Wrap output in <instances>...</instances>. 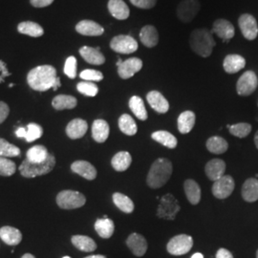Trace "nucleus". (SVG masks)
Returning <instances> with one entry per match:
<instances>
[{"mask_svg":"<svg viewBox=\"0 0 258 258\" xmlns=\"http://www.w3.org/2000/svg\"><path fill=\"white\" fill-rule=\"evenodd\" d=\"M140 40L148 48L156 46L159 42V34L156 28L152 25H147L142 28L140 32Z\"/></svg>","mask_w":258,"mask_h":258,"instance_id":"24","label":"nucleus"},{"mask_svg":"<svg viewBox=\"0 0 258 258\" xmlns=\"http://www.w3.org/2000/svg\"><path fill=\"white\" fill-rule=\"evenodd\" d=\"M63 258H71V257H69V256H64V257Z\"/></svg>","mask_w":258,"mask_h":258,"instance_id":"60","label":"nucleus"},{"mask_svg":"<svg viewBox=\"0 0 258 258\" xmlns=\"http://www.w3.org/2000/svg\"><path fill=\"white\" fill-rule=\"evenodd\" d=\"M113 202L121 212L131 213L134 211L133 201L124 194H119V192L113 194Z\"/></svg>","mask_w":258,"mask_h":258,"instance_id":"40","label":"nucleus"},{"mask_svg":"<svg viewBox=\"0 0 258 258\" xmlns=\"http://www.w3.org/2000/svg\"><path fill=\"white\" fill-rule=\"evenodd\" d=\"M256 258H258V249L257 251H256Z\"/></svg>","mask_w":258,"mask_h":258,"instance_id":"59","label":"nucleus"},{"mask_svg":"<svg viewBox=\"0 0 258 258\" xmlns=\"http://www.w3.org/2000/svg\"><path fill=\"white\" fill-rule=\"evenodd\" d=\"M16 135H17V137H19V138H25V136H26V128H24V127H19V128H18V130L16 131Z\"/></svg>","mask_w":258,"mask_h":258,"instance_id":"52","label":"nucleus"},{"mask_svg":"<svg viewBox=\"0 0 258 258\" xmlns=\"http://www.w3.org/2000/svg\"><path fill=\"white\" fill-rule=\"evenodd\" d=\"M235 183L230 175H224L212 185V194L218 199H226L233 192Z\"/></svg>","mask_w":258,"mask_h":258,"instance_id":"12","label":"nucleus"},{"mask_svg":"<svg viewBox=\"0 0 258 258\" xmlns=\"http://www.w3.org/2000/svg\"><path fill=\"white\" fill-rule=\"evenodd\" d=\"M108 10L112 17L119 20L128 19L130 15L128 6L123 0H109Z\"/></svg>","mask_w":258,"mask_h":258,"instance_id":"25","label":"nucleus"},{"mask_svg":"<svg viewBox=\"0 0 258 258\" xmlns=\"http://www.w3.org/2000/svg\"><path fill=\"white\" fill-rule=\"evenodd\" d=\"M126 245L136 256H143L148 250L147 239L139 233H131L126 239Z\"/></svg>","mask_w":258,"mask_h":258,"instance_id":"15","label":"nucleus"},{"mask_svg":"<svg viewBox=\"0 0 258 258\" xmlns=\"http://www.w3.org/2000/svg\"><path fill=\"white\" fill-rule=\"evenodd\" d=\"M109 124L104 120H96L93 122L92 137L98 143H104L109 136Z\"/></svg>","mask_w":258,"mask_h":258,"instance_id":"26","label":"nucleus"},{"mask_svg":"<svg viewBox=\"0 0 258 258\" xmlns=\"http://www.w3.org/2000/svg\"><path fill=\"white\" fill-rule=\"evenodd\" d=\"M172 174V164L166 158H159L152 164L149 169L147 183L151 188L164 186Z\"/></svg>","mask_w":258,"mask_h":258,"instance_id":"2","label":"nucleus"},{"mask_svg":"<svg viewBox=\"0 0 258 258\" xmlns=\"http://www.w3.org/2000/svg\"><path fill=\"white\" fill-rule=\"evenodd\" d=\"M72 244L74 245L77 249L85 251V252H91L97 249V244L96 242L88 237V236H84V235H74L72 237Z\"/></svg>","mask_w":258,"mask_h":258,"instance_id":"34","label":"nucleus"},{"mask_svg":"<svg viewBox=\"0 0 258 258\" xmlns=\"http://www.w3.org/2000/svg\"><path fill=\"white\" fill-rule=\"evenodd\" d=\"M184 194L189 201V203L192 205H197L201 200V188L199 184H197L194 180L188 179L184 182Z\"/></svg>","mask_w":258,"mask_h":258,"instance_id":"28","label":"nucleus"},{"mask_svg":"<svg viewBox=\"0 0 258 258\" xmlns=\"http://www.w3.org/2000/svg\"><path fill=\"white\" fill-rule=\"evenodd\" d=\"M17 170L16 164L5 157H0V175L12 176Z\"/></svg>","mask_w":258,"mask_h":258,"instance_id":"45","label":"nucleus"},{"mask_svg":"<svg viewBox=\"0 0 258 258\" xmlns=\"http://www.w3.org/2000/svg\"><path fill=\"white\" fill-rule=\"evenodd\" d=\"M56 78V71L53 66L41 65L29 72L27 82L32 89L44 92L54 87Z\"/></svg>","mask_w":258,"mask_h":258,"instance_id":"1","label":"nucleus"},{"mask_svg":"<svg viewBox=\"0 0 258 258\" xmlns=\"http://www.w3.org/2000/svg\"><path fill=\"white\" fill-rule=\"evenodd\" d=\"M191 258H204V256L202 253H200V252H196V253H194V255L191 256Z\"/></svg>","mask_w":258,"mask_h":258,"instance_id":"54","label":"nucleus"},{"mask_svg":"<svg viewBox=\"0 0 258 258\" xmlns=\"http://www.w3.org/2000/svg\"><path fill=\"white\" fill-rule=\"evenodd\" d=\"M30 2L36 8H43L51 5L54 0H30Z\"/></svg>","mask_w":258,"mask_h":258,"instance_id":"50","label":"nucleus"},{"mask_svg":"<svg viewBox=\"0 0 258 258\" xmlns=\"http://www.w3.org/2000/svg\"><path fill=\"white\" fill-rule=\"evenodd\" d=\"M242 197L246 202L253 203L258 200V179L249 178L242 186Z\"/></svg>","mask_w":258,"mask_h":258,"instance_id":"23","label":"nucleus"},{"mask_svg":"<svg viewBox=\"0 0 258 258\" xmlns=\"http://www.w3.org/2000/svg\"><path fill=\"white\" fill-rule=\"evenodd\" d=\"M18 31L22 35H27L33 37H41L44 34L42 27L32 21L21 22L18 26Z\"/></svg>","mask_w":258,"mask_h":258,"instance_id":"36","label":"nucleus"},{"mask_svg":"<svg viewBox=\"0 0 258 258\" xmlns=\"http://www.w3.org/2000/svg\"><path fill=\"white\" fill-rule=\"evenodd\" d=\"M205 171L208 178L215 182L225 174L226 164L221 159H212L206 165Z\"/></svg>","mask_w":258,"mask_h":258,"instance_id":"17","label":"nucleus"},{"mask_svg":"<svg viewBox=\"0 0 258 258\" xmlns=\"http://www.w3.org/2000/svg\"><path fill=\"white\" fill-rule=\"evenodd\" d=\"M194 124H195V114L192 111H184L180 114L177 120V125L180 133L182 134L189 133L194 128Z\"/></svg>","mask_w":258,"mask_h":258,"instance_id":"29","label":"nucleus"},{"mask_svg":"<svg viewBox=\"0 0 258 258\" xmlns=\"http://www.w3.org/2000/svg\"><path fill=\"white\" fill-rule=\"evenodd\" d=\"M85 258H106V256L101 255V254H97V255H90V256H87Z\"/></svg>","mask_w":258,"mask_h":258,"instance_id":"55","label":"nucleus"},{"mask_svg":"<svg viewBox=\"0 0 258 258\" xmlns=\"http://www.w3.org/2000/svg\"><path fill=\"white\" fill-rule=\"evenodd\" d=\"M194 246V239L186 234L176 235L169 240L166 249L172 255H183L187 253Z\"/></svg>","mask_w":258,"mask_h":258,"instance_id":"8","label":"nucleus"},{"mask_svg":"<svg viewBox=\"0 0 258 258\" xmlns=\"http://www.w3.org/2000/svg\"><path fill=\"white\" fill-rule=\"evenodd\" d=\"M258 79L253 71H247L242 75L236 83V91L240 96L247 97L257 88Z\"/></svg>","mask_w":258,"mask_h":258,"instance_id":"10","label":"nucleus"},{"mask_svg":"<svg viewBox=\"0 0 258 258\" xmlns=\"http://www.w3.org/2000/svg\"><path fill=\"white\" fill-rule=\"evenodd\" d=\"M88 129V124L86 120L83 119H75L71 120L67 127H66V134L70 139H81L86 134Z\"/></svg>","mask_w":258,"mask_h":258,"instance_id":"21","label":"nucleus"},{"mask_svg":"<svg viewBox=\"0 0 258 258\" xmlns=\"http://www.w3.org/2000/svg\"><path fill=\"white\" fill-rule=\"evenodd\" d=\"M130 2L140 9H151L156 5L157 0H130Z\"/></svg>","mask_w":258,"mask_h":258,"instance_id":"48","label":"nucleus"},{"mask_svg":"<svg viewBox=\"0 0 258 258\" xmlns=\"http://www.w3.org/2000/svg\"><path fill=\"white\" fill-rule=\"evenodd\" d=\"M201 10V4L198 0H182L177 6V18L184 23L192 21Z\"/></svg>","mask_w":258,"mask_h":258,"instance_id":"7","label":"nucleus"},{"mask_svg":"<svg viewBox=\"0 0 258 258\" xmlns=\"http://www.w3.org/2000/svg\"><path fill=\"white\" fill-rule=\"evenodd\" d=\"M110 47L111 49L116 53L128 55L137 51L138 42L134 37L125 36V35H120L112 38Z\"/></svg>","mask_w":258,"mask_h":258,"instance_id":"9","label":"nucleus"},{"mask_svg":"<svg viewBox=\"0 0 258 258\" xmlns=\"http://www.w3.org/2000/svg\"><path fill=\"white\" fill-rule=\"evenodd\" d=\"M120 131L128 136H133L137 133L138 127L134 119L128 114H122L119 119Z\"/></svg>","mask_w":258,"mask_h":258,"instance_id":"37","label":"nucleus"},{"mask_svg":"<svg viewBox=\"0 0 258 258\" xmlns=\"http://www.w3.org/2000/svg\"><path fill=\"white\" fill-rule=\"evenodd\" d=\"M85 202V196L74 190H62L56 196L57 206L63 210H75L82 208Z\"/></svg>","mask_w":258,"mask_h":258,"instance_id":"6","label":"nucleus"},{"mask_svg":"<svg viewBox=\"0 0 258 258\" xmlns=\"http://www.w3.org/2000/svg\"><path fill=\"white\" fill-rule=\"evenodd\" d=\"M143 61L138 57H131L124 61L118 67V74L122 80H127L132 78L142 69Z\"/></svg>","mask_w":258,"mask_h":258,"instance_id":"14","label":"nucleus"},{"mask_svg":"<svg viewBox=\"0 0 258 258\" xmlns=\"http://www.w3.org/2000/svg\"><path fill=\"white\" fill-rule=\"evenodd\" d=\"M43 134V129L37 123H29L26 127V136L25 140L28 143H32L39 139Z\"/></svg>","mask_w":258,"mask_h":258,"instance_id":"43","label":"nucleus"},{"mask_svg":"<svg viewBox=\"0 0 258 258\" xmlns=\"http://www.w3.org/2000/svg\"><path fill=\"white\" fill-rule=\"evenodd\" d=\"M20 154V149L18 147L10 144L4 139L0 138V157H16Z\"/></svg>","mask_w":258,"mask_h":258,"instance_id":"41","label":"nucleus"},{"mask_svg":"<svg viewBox=\"0 0 258 258\" xmlns=\"http://www.w3.org/2000/svg\"><path fill=\"white\" fill-rule=\"evenodd\" d=\"M241 33L248 40H254L258 36V24L255 18L250 14H243L238 19Z\"/></svg>","mask_w":258,"mask_h":258,"instance_id":"11","label":"nucleus"},{"mask_svg":"<svg viewBox=\"0 0 258 258\" xmlns=\"http://www.w3.org/2000/svg\"><path fill=\"white\" fill-rule=\"evenodd\" d=\"M9 106L5 102H0V123L7 119L9 115Z\"/></svg>","mask_w":258,"mask_h":258,"instance_id":"49","label":"nucleus"},{"mask_svg":"<svg viewBox=\"0 0 258 258\" xmlns=\"http://www.w3.org/2000/svg\"><path fill=\"white\" fill-rule=\"evenodd\" d=\"M129 108L133 112V114L138 118L139 120H148V111L145 106V102L139 96H133L129 100Z\"/></svg>","mask_w":258,"mask_h":258,"instance_id":"31","label":"nucleus"},{"mask_svg":"<svg viewBox=\"0 0 258 258\" xmlns=\"http://www.w3.org/2000/svg\"><path fill=\"white\" fill-rule=\"evenodd\" d=\"M49 156L46 148L43 146H35L27 151V159L30 163L40 164L44 162Z\"/></svg>","mask_w":258,"mask_h":258,"instance_id":"38","label":"nucleus"},{"mask_svg":"<svg viewBox=\"0 0 258 258\" xmlns=\"http://www.w3.org/2000/svg\"><path fill=\"white\" fill-rule=\"evenodd\" d=\"M181 208L178 203V200L172 194H167L164 195L157 210V216L166 220H174L177 213L180 212Z\"/></svg>","mask_w":258,"mask_h":258,"instance_id":"5","label":"nucleus"},{"mask_svg":"<svg viewBox=\"0 0 258 258\" xmlns=\"http://www.w3.org/2000/svg\"><path fill=\"white\" fill-rule=\"evenodd\" d=\"M64 73L70 79H75L77 76V58L73 55L69 56L65 61Z\"/></svg>","mask_w":258,"mask_h":258,"instance_id":"47","label":"nucleus"},{"mask_svg":"<svg viewBox=\"0 0 258 258\" xmlns=\"http://www.w3.org/2000/svg\"><path fill=\"white\" fill-rule=\"evenodd\" d=\"M95 230L97 233L104 239L110 238L115 231L114 222L109 218L98 219L95 223Z\"/></svg>","mask_w":258,"mask_h":258,"instance_id":"30","label":"nucleus"},{"mask_svg":"<svg viewBox=\"0 0 258 258\" xmlns=\"http://www.w3.org/2000/svg\"><path fill=\"white\" fill-rule=\"evenodd\" d=\"M246 66V59L242 55L231 54L228 55L223 62L224 70L228 74H235L238 73Z\"/></svg>","mask_w":258,"mask_h":258,"instance_id":"19","label":"nucleus"},{"mask_svg":"<svg viewBox=\"0 0 258 258\" xmlns=\"http://www.w3.org/2000/svg\"><path fill=\"white\" fill-rule=\"evenodd\" d=\"M55 165V156L53 154H49L46 160L40 164L30 163L27 159L24 160L19 166L20 174L26 178H35L37 176L45 175L51 172Z\"/></svg>","mask_w":258,"mask_h":258,"instance_id":"4","label":"nucleus"},{"mask_svg":"<svg viewBox=\"0 0 258 258\" xmlns=\"http://www.w3.org/2000/svg\"><path fill=\"white\" fill-rule=\"evenodd\" d=\"M151 138L158 142L159 144L168 148H175L178 144V141L175 138V136L165 130H160L152 133Z\"/></svg>","mask_w":258,"mask_h":258,"instance_id":"35","label":"nucleus"},{"mask_svg":"<svg viewBox=\"0 0 258 258\" xmlns=\"http://www.w3.org/2000/svg\"><path fill=\"white\" fill-rule=\"evenodd\" d=\"M77 89L81 94L87 97H95L99 92L98 86L91 82H82L78 83Z\"/></svg>","mask_w":258,"mask_h":258,"instance_id":"44","label":"nucleus"},{"mask_svg":"<svg viewBox=\"0 0 258 258\" xmlns=\"http://www.w3.org/2000/svg\"><path fill=\"white\" fill-rule=\"evenodd\" d=\"M132 163V157L126 151L118 152L112 158L111 165L117 171H125Z\"/></svg>","mask_w":258,"mask_h":258,"instance_id":"33","label":"nucleus"},{"mask_svg":"<svg viewBox=\"0 0 258 258\" xmlns=\"http://www.w3.org/2000/svg\"><path fill=\"white\" fill-rule=\"evenodd\" d=\"M229 145L225 139L219 136H213L208 140L207 148L214 154H222L228 150Z\"/></svg>","mask_w":258,"mask_h":258,"instance_id":"39","label":"nucleus"},{"mask_svg":"<svg viewBox=\"0 0 258 258\" xmlns=\"http://www.w3.org/2000/svg\"><path fill=\"white\" fill-rule=\"evenodd\" d=\"M147 101L152 109L160 113L165 114L169 109V103L166 98L158 91H150L147 95Z\"/></svg>","mask_w":258,"mask_h":258,"instance_id":"18","label":"nucleus"},{"mask_svg":"<svg viewBox=\"0 0 258 258\" xmlns=\"http://www.w3.org/2000/svg\"><path fill=\"white\" fill-rule=\"evenodd\" d=\"M254 144H255L256 148H258V131L255 133V136H254Z\"/></svg>","mask_w":258,"mask_h":258,"instance_id":"56","label":"nucleus"},{"mask_svg":"<svg viewBox=\"0 0 258 258\" xmlns=\"http://www.w3.org/2000/svg\"><path fill=\"white\" fill-rule=\"evenodd\" d=\"M212 33L220 37L224 42H229V40L234 37L235 30L229 20L217 19L212 25Z\"/></svg>","mask_w":258,"mask_h":258,"instance_id":"13","label":"nucleus"},{"mask_svg":"<svg viewBox=\"0 0 258 258\" xmlns=\"http://www.w3.org/2000/svg\"><path fill=\"white\" fill-rule=\"evenodd\" d=\"M80 55L83 59L93 65H102L105 62V57L100 52V47L83 46L80 49Z\"/></svg>","mask_w":258,"mask_h":258,"instance_id":"20","label":"nucleus"},{"mask_svg":"<svg viewBox=\"0 0 258 258\" xmlns=\"http://www.w3.org/2000/svg\"><path fill=\"white\" fill-rule=\"evenodd\" d=\"M0 238L7 245L16 246L21 242L22 234L18 229L6 226L0 229Z\"/></svg>","mask_w":258,"mask_h":258,"instance_id":"27","label":"nucleus"},{"mask_svg":"<svg viewBox=\"0 0 258 258\" xmlns=\"http://www.w3.org/2000/svg\"><path fill=\"white\" fill-rule=\"evenodd\" d=\"M78 104L77 99L69 95H58L53 99L52 105L55 110L73 109Z\"/></svg>","mask_w":258,"mask_h":258,"instance_id":"32","label":"nucleus"},{"mask_svg":"<svg viewBox=\"0 0 258 258\" xmlns=\"http://www.w3.org/2000/svg\"><path fill=\"white\" fill-rule=\"evenodd\" d=\"M60 86V80H59V78H56V80H55V84H54V87H53V89L54 90H56L58 87Z\"/></svg>","mask_w":258,"mask_h":258,"instance_id":"53","label":"nucleus"},{"mask_svg":"<svg viewBox=\"0 0 258 258\" xmlns=\"http://www.w3.org/2000/svg\"><path fill=\"white\" fill-rule=\"evenodd\" d=\"M81 79L87 82H101L103 79V75L102 72L97 71V70H92V69H86L83 71L80 74Z\"/></svg>","mask_w":258,"mask_h":258,"instance_id":"46","label":"nucleus"},{"mask_svg":"<svg viewBox=\"0 0 258 258\" xmlns=\"http://www.w3.org/2000/svg\"><path fill=\"white\" fill-rule=\"evenodd\" d=\"M76 31L79 34L86 37H99L104 33V29L100 24L92 20L80 21L76 26Z\"/></svg>","mask_w":258,"mask_h":258,"instance_id":"16","label":"nucleus"},{"mask_svg":"<svg viewBox=\"0 0 258 258\" xmlns=\"http://www.w3.org/2000/svg\"><path fill=\"white\" fill-rule=\"evenodd\" d=\"M21 258H36L33 254H31V253H26V254H24L23 256Z\"/></svg>","mask_w":258,"mask_h":258,"instance_id":"57","label":"nucleus"},{"mask_svg":"<svg viewBox=\"0 0 258 258\" xmlns=\"http://www.w3.org/2000/svg\"><path fill=\"white\" fill-rule=\"evenodd\" d=\"M72 171L85 178L86 180H94L97 177L95 166L86 161H76L71 166Z\"/></svg>","mask_w":258,"mask_h":258,"instance_id":"22","label":"nucleus"},{"mask_svg":"<svg viewBox=\"0 0 258 258\" xmlns=\"http://www.w3.org/2000/svg\"><path fill=\"white\" fill-rule=\"evenodd\" d=\"M121 63H122V60H121L120 58H119V59H118V61H117V66L119 67Z\"/></svg>","mask_w":258,"mask_h":258,"instance_id":"58","label":"nucleus"},{"mask_svg":"<svg viewBox=\"0 0 258 258\" xmlns=\"http://www.w3.org/2000/svg\"><path fill=\"white\" fill-rule=\"evenodd\" d=\"M189 45L195 54L203 57L212 55L216 45L212 31L208 29H195L189 37Z\"/></svg>","mask_w":258,"mask_h":258,"instance_id":"3","label":"nucleus"},{"mask_svg":"<svg viewBox=\"0 0 258 258\" xmlns=\"http://www.w3.org/2000/svg\"><path fill=\"white\" fill-rule=\"evenodd\" d=\"M230 133L237 138H245L251 131V125L248 122H239L230 125Z\"/></svg>","mask_w":258,"mask_h":258,"instance_id":"42","label":"nucleus"},{"mask_svg":"<svg viewBox=\"0 0 258 258\" xmlns=\"http://www.w3.org/2000/svg\"><path fill=\"white\" fill-rule=\"evenodd\" d=\"M216 258H233L232 253L227 249H219L216 252Z\"/></svg>","mask_w":258,"mask_h":258,"instance_id":"51","label":"nucleus"}]
</instances>
